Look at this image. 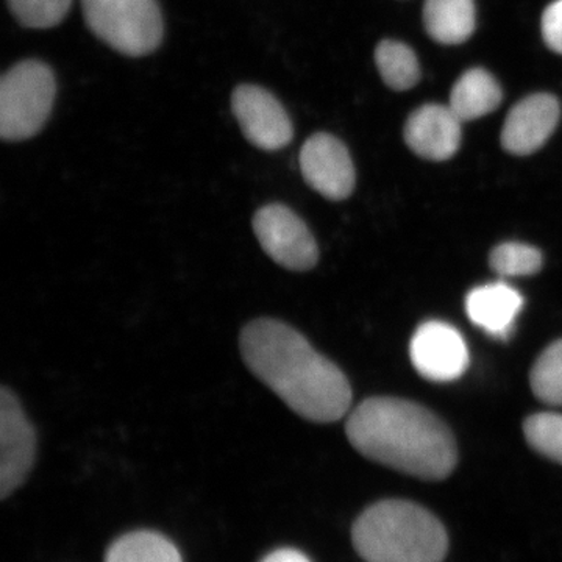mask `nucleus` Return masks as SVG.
<instances>
[{
  "mask_svg": "<svg viewBox=\"0 0 562 562\" xmlns=\"http://www.w3.org/2000/svg\"><path fill=\"white\" fill-rule=\"evenodd\" d=\"M239 349L247 369L303 419L331 424L349 413L353 394L346 373L286 322L251 321Z\"/></svg>",
  "mask_w": 562,
  "mask_h": 562,
  "instance_id": "1",
  "label": "nucleus"
},
{
  "mask_svg": "<svg viewBox=\"0 0 562 562\" xmlns=\"http://www.w3.org/2000/svg\"><path fill=\"white\" fill-rule=\"evenodd\" d=\"M347 439L358 453L394 471L439 482L458 462L452 431L417 403L371 397L350 413Z\"/></svg>",
  "mask_w": 562,
  "mask_h": 562,
  "instance_id": "2",
  "label": "nucleus"
},
{
  "mask_svg": "<svg viewBox=\"0 0 562 562\" xmlns=\"http://www.w3.org/2000/svg\"><path fill=\"white\" fill-rule=\"evenodd\" d=\"M351 541L366 562H442L446 528L416 503L383 501L358 517Z\"/></svg>",
  "mask_w": 562,
  "mask_h": 562,
  "instance_id": "3",
  "label": "nucleus"
},
{
  "mask_svg": "<svg viewBox=\"0 0 562 562\" xmlns=\"http://www.w3.org/2000/svg\"><path fill=\"white\" fill-rule=\"evenodd\" d=\"M54 72L36 60L18 63L0 81V136L10 143L31 139L49 120L54 106Z\"/></svg>",
  "mask_w": 562,
  "mask_h": 562,
  "instance_id": "4",
  "label": "nucleus"
},
{
  "mask_svg": "<svg viewBox=\"0 0 562 562\" xmlns=\"http://www.w3.org/2000/svg\"><path fill=\"white\" fill-rule=\"evenodd\" d=\"M81 9L90 31L127 57H144L160 46L157 0H81Z\"/></svg>",
  "mask_w": 562,
  "mask_h": 562,
  "instance_id": "5",
  "label": "nucleus"
},
{
  "mask_svg": "<svg viewBox=\"0 0 562 562\" xmlns=\"http://www.w3.org/2000/svg\"><path fill=\"white\" fill-rule=\"evenodd\" d=\"M255 236L265 254L281 268L306 272L319 261V246L303 222L281 203H269L255 213L251 221Z\"/></svg>",
  "mask_w": 562,
  "mask_h": 562,
  "instance_id": "6",
  "label": "nucleus"
},
{
  "mask_svg": "<svg viewBox=\"0 0 562 562\" xmlns=\"http://www.w3.org/2000/svg\"><path fill=\"white\" fill-rule=\"evenodd\" d=\"M35 427L9 387L0 390V495L13 494L27 480L36 460Z\"/></svg>",
  "mask_w": 562,
  "mask_h": 562,
  "instance_id": "7",
  "label": "nucleus"
},
{
  "mask_svg": "<svg viewBox=\"0 0 562 562\" xmlns=\"http://www.w3.org/2000/svg\"><path fill=\"white\" fill-rule=\"evenodd\" d=\"M232 110L246 139L261 150H280L294 136L288 111L265 88L241 85L232 95Z\"/></svg>",
  "mask_w": 562,
  "mask_h": 562,
  "instance_id": "8",
  "label": "nucleus"
},
{
  "mask_svg": "<svg viewBox=\"0 0 562 562\" xmlns=\"http://www.w3.org/2000/svg\"><path fill=\"white\" fill-rule=\"evenodd\" d=\"M409 357L414 369L436 383L460 379L471 360L461 333L441 321L425 322L417 328L409 344Z\"/></svg>",
  "mask_w": 562,
  "mask_h": 562,
  "instance_id": "9",
  "label": "nucleus"
},
{
  "mask_svg": "<svg viewBox=\"0 0 562 562\" xmlns=\"http://www.w3.org/2000/svg\"><path fill=\"white\" fill-rule=\"evenodd\" d=\"M303 180L328 201L350 198L357 183L353 161L342 140L330 133H316L303 144L301 155Z\"/></svg>",
  "mask_w": 562,
  "mask_h": 562,
  "instance_id": "10",
  "label": "nucleus"
},
{
  "mask_svg": "<svg viewBox=\"0 0 562 562\" xmlns=\"http://www.w3.org/2000/svg\"><path fill=\"white\" fill-rule=\"evenodd\" d=\"M560 102L552 94L528 95L509 110L502 131V146L508 154L527 157L541 149L560 122Z\"/></svg>",
  "mask_w": 562,
  "mask_h": 562,
  "instance_id": "11",
  "label": "nucleus"
},
{
  "mask_svg": "<svg viewBox=\"0 0 562 562\" xmlns=\"http://www.w3.org/2000/svg\"><path fill=\"white\" fill-rule=\"evenodd\" d=\"M462 121L450 106L427 103L409 114L405 124V143L424 160L447 161L461 144Z\"/></svg>",
  "mask_w": 562,
  "mask_h": 562,
  "instance_id": "12",
  "label": "nucleus"
},
{
  "mask_svg": "<svg viewBox=\"0 0 562 562\" xmlns=\"http://www.w3.org/2000/svg\"><path fill=\"white\" fill-rule=\"evenodd\" d=\"M522 308V294L503 281L475 288L465 297L469 319L497 339H508Z\"/></svg>",
  "mask_w": 562,
  "mask_h": 562,
  "instance_id": "13",
  "label": "nucleus"
},
{
  "mask_svg": "<svg viewBox=\"0 0 562 562\" xmlns=\"http://www.w3.org/2000/svg\"><path fill=\"white\" fill-rule=\"evenodd\" d=\"M502 88L486 69L473 68L453 85L449 106L462 122L480 120L498 109Z\"/></svg>",
  "mask_w": 562,
  "mask_h": 562,
  "instance_id": "14",
  "label": "nucleus"
},
{
  "mask_svg": "<svg viewBox=\"0 0 562 562\" xmlns=\"http://www.w3.org/2000/svg\"><path fill=\"white\" fill-rule=\"evenodd\" d=\"M425 31L436 43L457 46L475 32L473 0H425Z\"/></svg>",
  "mask_w": 562,
  "mask_h": 562,
  "instance_id": "15",
  "label": "nucleus"
},
{
  "mask_svg": "<svg viewBox=\"0 0 562 562\" xmlns=\"http://www.w3.org/2000/svg\"><path fill=\"white\" fill-rule=\"evenodd\" d=\"M105 562H183V558L160 532L133 531L110 547Z\"/></svg>",
  "mask_w": 562,
  "mask_h": 562,
  "instance_id": "16",
  "label": "nucleus"
},
{
  "mask_svg": "<svg viewBox=\"0 0 562 562\" xmlns=\"http://www.w3.org/2000/svg\"><path fill=\"white\" fill-rule=\"evenodd\" d=\"M375 63L384 83L391 90H412L420 79V66L416 54L398 41H382L375 49Z\"/></svg>",
  "mask_w": 562,
  "mask_h": 562,
  "instance_id": "17",
  "label": "nucleus"
},
{
  "mask_svg": "<svg viewBox=\"0 0 562 562\" xmlns=\"http://www.w3.org/2000/svg\"><path fill=\"white\" fill-rule=\"evenodd\" d=\"M530 383L539 401L562 406V339L542 351L532 366Z\"/></svg>",
  "mask_w": 562,
  "mask_h": 562,
  "instance_id": "18",
  "label": "nucleus"
},
{
  "mask_svg": "<svg viewBox=\"0 0 562 562\" xmlns=\"http://www.w3.org/2000/svg\"><path fill=\"white\" fill-rule=\"evenodd\" d=\"M492 271L501 277H528L541 271L542 254L522 243H503L492 250Z\"/></svg>",
  "mask_w": 562,
  "mask_h": 562,
  "instance_id": "19",
  "label": "nucleus"
},
{
  "mask_svg": "<svg viewBox=\"0 0 562 562\" xmlns=\"http://www.w3.org/2000/svg\"><path fill=\"white\" fill-rule=\"evenodd\" d=\"M524 432L531 449L562 464V414H532L525 420Z\"/></svg>",
  "mask_w": 562,
  "mask_h": 562,
  "instance_id": "20",
  "label": "nucleus"
},
{
  "mask_svg": "<svg viewBox=\"0 0 562 562\" xmlns=\"http://www.w3.org/2000/svg\"><path fill=\"white\" fill-rule=\"evenodd\" d=\"M13 16L31 29H50L69 13L72 0H7Z\"/></svg>",
  "mask_w": 562,
  "mask_h": 562,
  "instance_id": "21",
  "label": "nucleus"
},
{
  "mask_svg": "<svg viewBox=\"0 0 562 562\" xmlns=\"http://www.w3.org/2000/svg\"><path fill=\"white\" fill-rule=\"evenodd\" d=\"M541 29L547 46L562 55V0H554L543 11Z\"/></svg>",
  "mask_w": 562,
  "mask_h": 562,
  "instance_id": "22",
  "label": "nucleus"
},
{
  "mask_svg": "<svg viewBox=\"0 0 562 562\" xmlns=\"http://www.w3.org/2000/svg\"><path fill=\"white\" fill-rule=\"evenodd\" d=\"M261 562H312L302 552L294 549H280L269 553Z\"/></svg>",
  "mask_w": 562,
  "mask_h": 562,
  "instance_id": "23",
  "label": "nucleus"
}]
</instances>
